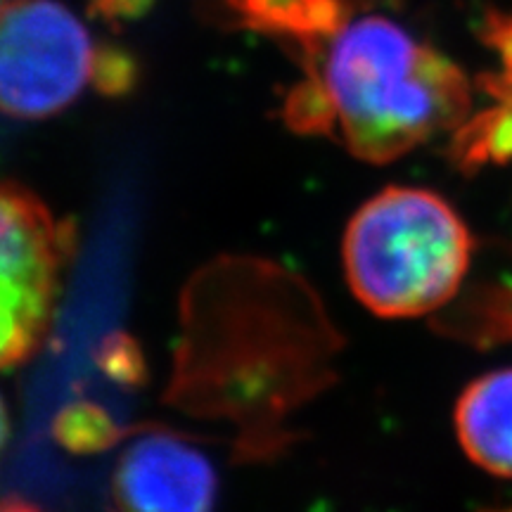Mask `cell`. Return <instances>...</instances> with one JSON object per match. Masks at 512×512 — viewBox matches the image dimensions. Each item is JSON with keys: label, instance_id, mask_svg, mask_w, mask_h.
Segmentation results:
<instances>
[{"label": "cell", "instance_id": "6da1fadb", "mask_svg": "<svg viewBox=\"0 0 512 512\" xmlns=\"http://www.w3.org/2000/svg\"><path fill=\"white\" fill-rule=\"evenodd\" d=\"M330 114V136L370 164L394 162L470 114V83L439 50L382 12L361 10L302 64Z\"/></svg>", "mask_w": 512, "mask_h": 512}, {"label": "cell", "instance_id": "7a4b0ae2", "mask_svg": "<svg viewBox=\"0 0 512 512\" xmlns=\"http://www.w3.org/2000/svg\"><path fill=\"white\" fill-rule=\"evenodd\" d=\"M472 235L437 192L389 185L361 204L342 240L349 290L380 318H415L456 297Z\"/></svg>", "mask_w": 512, "mask_h": 512}, {"label": "cell", "instance_id": "3957f363", "mask_svg": "<svg viewBox=\"0 0 512 512\" xmlns=\"http://www.w3.org/2000/svg\"><path fill=\"white\" fill-rule=\"evenodd\" d=\"M74 247L72 223L0 178V370L22 366L46 342Z\"/></svg>", "mask_w": 512, "mask_h": 512}, {"label": "cell", "instance_id": "277c9868", "mask_svg": "<svg viewBox=\"0 0 512 512\" xmlns=\"http://www.w3.org/2000/svg\"><path fill=\"white\" fill-rule=\"evenodd\" d=\"M95 50L60 0L0 3V114L46 119L67 110L93 81Z\"/></svg>", "mask_w": 512, "mask_h": 512}, {"label": "cell", "instance_id": "5b68a950", "mask_svg": "<svg viewBox=\"0 0 512 512\" xmlns=\"http://www.w3.org/2000/svg\"><path fill=\"white\" fill-rule=\"evenodd\" d=\"M112 496L117 512H214L219 477L192 441L150 430L121 451Z\"/></svg>", "mask_w": 512, "mask_h": 512}, {"label": "cell", "instance_id": "8992f818", "mask_svg": "<svg viewBox=\"0 0 512 512\" xmlns=\"http://www.w3.org/2000/svg\"><path fill=\"white\" fill-rule=\"evenodd\" d=\"M207 15L228 29H247L297 50L309 62L351 17L373 0H202Z\"/></svg>", "mask_w": 512, "mask_h": 512}, {"label": "cell", "instance_id": "52a82bcc", "mask_svg": "<svg viewBox=\"0 0 512 512\" xmlns=\"http://www.w3.org/2000/svg\"><path fill=\"white\" fill-rule=\"evenodd\" d=\"M456 434L472 463L512 479V368L467 384L456 403Z\"/></svg>", "mask_w": 512, "mask_h": 512}, {"label": "cell", "instance_id": "ba28073f", "mask_svg": "<svg viewBox=\"0 0 512 512\" xmlns=\"http://www.w3.org/2000/svg\"><path fill=\"white\" fill-rule=\"evenodd\" d=\"M456 133L453 157L465 169L484 162H508L512 159V98L482 117L465 121Z\"/></svg>", "mask_w": 512, "mask_h": 512}, {"label": "cell", "instance_id": "9c48e42d", "mask_svg": "<svg viewBox=\"0 0 512 512\" xmlns=\"http://www.w3.org/2000/svg\"><path fill=\"white\" fill-rule=\"evenodd\" d=\"M55 434L76 453L102 451L117 439V427L110 415L93 403H74L64 408L55 422Z\"/></svg>", "mask_w": 512, "mask_h": 512}, {"label": "cell", "instance_id": "30bf717a", "mask_svg": "<svg viewBox=\"0 0 512 512\" xmlns=\"http://www.w3.org/2000/svg\"><path fill=\"white\" fill-rule=\"evenodd\" d=\"M136 62L119 48H98L93 64V86L102 95H126L136 83Z\"/></svg>", "mask_w": 512, "mask_h": 512}, {"label": "cell", "instance_id": "8fae6325", "mask_svg": "<svg viewBox=\"0 0 512 512\" xmlns=\"http://www.w3.org/2000/svg\"><path fill=\"white\" fill-rule=\"evenodd\" d=\"M155 0H88V12L110 27L133 22L152 8Z\"/></svg>", "mask_w": 512, "mask_h": 512}, {"label": "cell", "instance_id": "7c38bea8", "mask_svg": "<svg viewBox=\"0 0 512 512\" xmlns=\"http://www.w3.org/2000/svg\"><path fill=\"white\" fill-rule=\"evenodd\" d=\"M8 439H10V413H8V406H5V399L0 396V453H3L5 446H8Z\"/></svg>", "mask_w": 512, "mask_h": 512}, {"label": "cell", "instance_id": "4fadbf2b", "mask_svg": "<svg viewBox=\"0 0 512 512\" xmlns=\"http://www.w3.org/2000/svg\"><path fill=\"white\" fill-rule=\"evenodd\" d=\"M0 512H43V510H38L36 505L22 501V498H3V501H0Z\"/></svg>", "mask_w": 512, "mask_h": 512}, {"label": "cell", "instance_id": "5bb4252c", "mask_svg": "<svg viewBox=\"0 0 512 512\" xmlns=\"http://www.w3.org/2000/svg\"><path fill=\"white\" fill-rule=\"evenodd\" d=\"M486 512H512V505L510 508H498V510H486Z\"/></svg>", "mask_w": 512, "mask_h": 512}]
</instances>
